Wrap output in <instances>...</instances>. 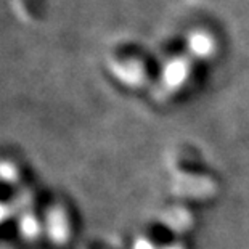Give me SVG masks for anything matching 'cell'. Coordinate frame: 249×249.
I'll return each mask as SVG.
<instances>
[{"mask_svg": "<svg viewBox=\"0 0 249 249\" xmlns=\"http://www.w3.org/2000/svg\"><path fill=\"white\" fill-rule=\"evenodd\" d=\"M190 49H192L193 53L204 56L213 50V42H211L208 36L195 34V36H192V39H190Z\"/></svg>", "mask_w": 249, "mask_h": 249, "instance_id": "6da1fadb", "label": "cell"}]
</instances>
